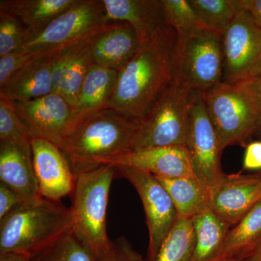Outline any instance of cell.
Listing matches in <instances>:
<instances>
[{"instance_id":"cell-7","label":"cell","mask_w":261,"mask_h":261,"mask_svg":"<svg viewBox=\"0 0 261 261\" xmlns=\"http://www.w3.org/2000/svg\"><path fill=\"white\" fill-rule=\"evenodd\" d=\"M221 33L198 28L176 40L172 78L192 92L203 93L223 82L224 57Z\"/></svg>"},{"instance_id":"cell-13","label":"cell","mask_w":261,"mask_h":261,"mask_svg":"<svg viewBox=\"0 0 261 261\" xmlns=\"http://www.w3.org/2000/svg\"><path fill=\"white\" fill-rule=\"evenodd\" d=\"M261 200V173L225 174L210 189L209 209L233 227Z\"/></svg>"},{"instance_id":"cell-5","label":"cell","mask_w":261,"mask_h":261,"mask_svg":"<svg viewBox=\"0 0 261 261\" xmlns=\"http://www.w3.org/2000/svg\"><path fill=\"white\" fill-rule=\"evenodd\" d=\"M192 93L171 79L139 121L133 151L186 145Z\"/></svg>"},{"instance_id":"cell-26","label":"cell","mask_w":261,"mask_h":261,"mask_svg":"<svg viewBox=\"0 0 261 261\" xmlns=\"http://www.w3.org/2000/svg\"><path fill=\"white\" fill-rule=\"evenodd\" d=\"M195 246L192 219L178 217L154 261H192Z\"/></svg>"},{"instance_id":"cell-27","label":"cell","mask_w":261,"mask_h":261,"mask_svg":"<svg viewBox=\"0 0 261 261\" xmlns=\"http://www.w3.org/2000/svg\"><path fill=\"white\" fill-rule=\"evenodd\" d=\"M201 28L223 34L232 23L238 10L232 0H189Z\"/></svg>"},{"instance_id":"cell-21","label":"cell","mask_w":261,"mask_h":261,"mask_svg":"<svg viewBox=\"0 0 261 261\" xmlns=\"http://www.w3.org/2000/svg\"><path fill=\"white\" fill-rule=\"evenodd\" d=\"M117 77V70L92 65L82 84L73 108V129L86 118L109 108Z\"/></svg>"},{"instance_id":"cell-22","label":"cell","mask_w":261,"mask_h":261,"mask_svg":"<svg viewBox=\"0 0 261 261\" xmlns=\"http://www.w3.org/2000/svg\"><path fill=\"white\" fill-rule=\"evenodd\" d=\"M78 0H1L0 11L14 15L27 31V38L40 32ZM27 41V40H25Z\"/></svg>"},{"instance_id":"cell-28","label":"cell","mask_w":261,"mask_h":261,"mask_svg":"<svg viewBox=\"0 0 261 261\" xmlns=\"http://www.w3.org/2000/svg\"><path fill=\"white\" fill-rule=\"evenodd\" d=\"M32 261H95V259L72 229L34 255Z\"/></svg>"},{"instance_id":"cell-12","label":"cell","mask_w":261,"mask_h":261,"mask_svg":"<svg viewBox=\"0 0 261 261\" xmlns=\"http://www.w3.org/2000/svg\"><path fill=\"white\" fill-rule=\"evenodd\" d=\"M31 138H40L62 149L73 129V108L65 98L51 93L29 102H12Z\"/></svg>"},{"instance_id":"cell-20","label":"cell","mask_w":261,"mask_h":261,"mask_svg":"<svg viewBox=\"0 0 261 261\" xmlns=\"http://www.w3.org/2000/svg\"><path fill=\"white\" fill-rule=\"evenodd\" d=\"M108 22H125L135 29L140 46L166 24L162 0H102Z\"/></svg>"},{"instance_id":"cell-6","label":"cell","mask_w":261,"mask_h":261,"mask_svg":"<svg viewBox=\"0 0 261 261\" xmlns=\"http://www.w3.org/2000/svg\"><path fill=\"white\" fill-rule=\"evenodd\" d=\"M201 94L222 152L245 143L258 130V111L248 82H222Z\"/></svg>"},{"instance_id":"cell-23","label":"cell","mask_w":261,"mask_h":261,"mask_svg":"<svg viewBox=\"0 0 261 261\" xmlns=\"http://www.w3.org/2000/svg\"><path fill=\"white\" fill-rule=\"evenodd\" d=\"M156 177L172 199L178 217L193 219L209 208L210 190L197 177Z\"/></svg>"},{"instance_id":"cell-1","label":"cell","mask_w":261,"mask_h":261,"mask_svg":"<svg viewBox=\"0 0 261 261\" xmlns=\"http://www.w3.org/2000/svg\"><path fill=\"white\" fill-rule=\"evenodd\" d=\"M177 36L164 24L140 46L118 72L109 108L139 120L172 78V58Z\"/></svg>"},{"instance_id":"cell-33","label":"cell","mask_w":261,"mask_h":261,"mask_svg":"<svg viewBox=\"0 0 261 261\" xmlns=\"http://www.w3.org/2000/svg\"><path fill=\"white\" fill-rule=\"evenodd\" d=\"M95 261H145L140 253L134 250L126 238L116 239L111 243V247L104 255Z\"/></svg>"},{"instance_id":"cell-10","label":"cell","mask_w":261,"mask_h":261,"mask_svg":"<svg viewBox=\"0 0 261 261\" xmlns=\"http://www.w3.org/2000/svg\"><path fill=\"white\" fill-rule=\"evenodd\" d=\"M226 83L250 82L261 74V30L246 10L238 9L222 35Z\"/></svg>"},{"instance_id":"cell-36","label":"cell","mask_w":261,"mask_h":261,"mask_svg":"<svg viewBox=\"0 0 261 261\" xmlns=\"http://www.w3.org/2000/svg\"><path fill=\"white\" fill-rule=\"evenodd\" d=\"M237 10H246L261 30V0H232Z\"/></svg>"},{"instance_id":"cell-2","label":"cell","mask_w":261,"mask_h":261,"mask_svg":"<svg viewBox=\"0 0 261 261\" xmlns=\"http://www.w3.org/2000/svg\"><path fill=\"white\" fill-rule=\"evenodd\" d=\"M138 126L139 120L108 108L81 122L61 149L74 173L113 164L133 152Z\"/></svg>"},{"instance_id":"cell-34","label":"cell","mask_w":261,"mask_h":261,"mask_svg":"<svg viewBox=\"0 0 261 261\" xmlns=\"http://www.w3.org/2000/svg\"><path fill=\"white\" fill-rule=\"evenodd\" d=\"M25 202L16 192L0 183V221Z\"/></svg>"},{"instance_id":"cell-18","label":"cell","mask_w":261,"mask_h":261,"mask_svg":"<svg viewBox=\"0 0 261 261\" xmlns=\"http://www.w3.org/2000/svg\"><path fill=\"white\" fill-rule=\"evenodd\" d=\"M53 56L34 58L0 87V97L25 102L53 93Z\"/></svg>"},{"instance_id":"cell-19","label":"cell","mask_w":261,"mask_h":261,"mask_svg":"<svg viewBox=\"0 0 261 261\" xmlns=\"http://www.w3.org/2000/svg\"><path fill=\"white\" fill-rule=\"evenodd\" d=\"M140 47L138 36L130 24L111 22L94 39V64L118 72Z\"/></svg>"},{"instance_id":"cell-37","label":"cell","mask_w":261,"mask_h":261,"mask_svg":"<svg viewBox=\"0 0 261 261\" xmlns=\"http://www.w3.org/2000/svg\"><path fill=\"white\" fill-rule=\"evenodd\" d=\"M247 82H248L256 102L259 116L258 130H261V74L255 80Z\"/></svg>"},{"instance_id":"cell-31","label":"cell","mask_w":261,"mask_h":261,"mask_svg":"<svg viewBox=\"0 0 261 261\" xmlns=\"http://www.w3.org/2000/svg\"><path fill=\"white\" fill-rule=\"evenodd\" d=\"M31 142L32 138L20 121L13 102L0 97V141Z\"/></svg>"},{"instance_id":"cell-3","label":"cell","mask_w":261,"mask_h":261,"mask_svg":"<svg viewBox=\"0 0 261 261\" xmlns=\"http://www.w3.org/2000/svg\"><path fill=\"white\" fill-rule=\"evenodd\" d=\"M72 229L71 211L60 201L25 202L0 221V253L33 257Z\"/></svg>"},{"instance_id":"cell-17","label":"cell","mask_w":261,"mask_h":261,"mask_svg":"<svg viewBox=\"0 0 261 261\" xmlns=\"http://www.w3.org/2000/svg\"><path fill=\"white\" fill-rule=\"evenodd\" d=\"M112 165L139 168L159 177H196L186 146L133 151L117 160Z\"/></svg>"},{"instance_id":"cell-32","label":"cell","mask_w":261,"mask_h":261,"mask_svg":"<svg viewBox=\"0 0 261 261\" xmlns=\"http://www.w3.org/2000/svg\"><path fill=\"white\" fill-rule=\"evenodd\" d=\"M34 58L32 55L21 50L0 57V87L4 85L16 72Z\"/></svg>"},{"instance_id":"cell-8","label":"cell","mask_w":261,"mask_h":261,"mask_svg":"<svg viewBox=\"0 0 261 261\" xmlns=\"http://www.w3.org/2000/svg\"><path fill=\"white\" fill-rule=\"evenodd\" d=\"M111 23L102 0H78L40 32L27 38L20 50L34 58L51 56L102 32Z\"/></svg>"},{"instance_id":"cell-16","label":"cell","mask_w":261,"mask_h":261,"mask_svg":"<svg viewBox=\"0 0 261 261\" xmlns=\"http://www.w3.org/2000/svg\"><path fill=\"white\" fill-rule=\"evenodd\" d=\"M0 181L25 202L42 197L34 171L31 142L0 141Z\"/></svg>"},{"instance_id":"cell-40","label":"cell","mask_w":261,"mask_h":261,"mask_svg":"<svg viewBox=\"0 0 261 261\" xmlns=\"http://www.w3.org/2000/svg\"><path fill=\"white\" fill-rule=\"evenodd\" d=\"M226 261H246L245 260H241V259H233V260H229Z\"/></svg>"},{"instance_id":"cell-9","label":"cell","mask_w":261,"mask_h":261,"mask_svg":"<svg viewBox=\"0 0 261 261\" xmlns=\"http://www.w3.org/2000/svg\"><path fill=\"white\" fill-rule=\"evenodd\" d=\"M116 167L117 173L128 180L140 195L149 232L145 261H154L176 225L177 211L167 190L154 175L139 168Z\"/></svg>"},{"instance_id":"cell-14","label":"cell","mask_w":261,"mask_h":261,"mask_svg":"<svg viewBox=\"0 0 261 261\" xmlns=\"http://www.w3.org/2000/svg\"><path fill=\"white\" fill-rule=\"evenodd\" d=\"M31 145L41 196L48 200L60 201L71 195L75 175L64 152L55 144L43 139H32Z\"/></svg>"},{"instance_id":"cell-38","label":"cell","mask_w":261,"mask_h":261,"mask_svg":"<svg viewBox=\"0 0 261 261\" xmlns=\"http://www.w3.org/2000/svg\"><path fill=\"white\" fill-rule=\"evenodd\" d=\"M0 261H32V257L18 252L0 253Z\"/></svg>"},{"instance_id":"cell-35","label":"cell","mask_w":261,"mask_h":261,"mask_svg":"<svg viewBox=\"0 0 261 261\" xmlns=\"http://www.w3.org/2000/svg\"><path fill=\"white\" fill-rule=\"evenodd\" d=\"M243 168L248 171H260L261 141L250 142L246 146L244 154Z\"/></svg>"},{"instance_id":"cell-15","label":"cell","mask_w":261,"mask_h":261,"mask_svg":"<svg viewBox=\"0 0 261 261\" xmlns=\"http://www.w3.org/2000/svg\"><path fill=\"white\" fill-rule=\"evenodd\" d=\"M98 34L53 55V92L65 98L73 108L86 75L95 65L93 43Z\"/></svg>"},{"instance_id":"cell-39","label":"cell","mask_w":261,"mask_h":261,"mask_svg":"<svg viewBox=\"0 0 261 261\" xmlns=\"http://www.w3.org/2000/svg\"><path fill=\"white\" fill-rule=\"evenodd\" d=\"M246 261H261V239L247 255Z\"/></svg>"},{"instance_id":"cell-4","label":"cell","mask_w":261,"mask_h":261,"mask_svg":"<svg viewBox=\"0 0 261 261\" xmlns=\"http://www.w3.org/2000/svg\"><path fill=\"white\" fill-rule=\"evenodd\" d=\"M117 167L104 164L75 173L74 188L70 207L73 230L94 259L111 247L106 217L110 190Z\"/></svg>"},{"instance_id":"cell-29","label":"cell","mask_w":261,"mask_h":261,"mask_svg":"<svg viewBox=\"0 0 261 261\" xmlns=\"http://www.w3.org/2000/svg\"><path fill=\"white\" fill-rule=\"evenodd\" d=\"M165 22L174 29L177 40L200 28L198 19L189 0H162Z\"/></svg>"},{"instance_id":"cell-25","label":"cell","mask_w":261,"mask_h":261,"mask_svg":"<svg viewBox=\"0 0 261 261\" xmlns=\"http://www.w3.org/2000/svg\"><path fill=\"white\" fill-rule=\"evenodd\" d=\"M192 221L195 233L192 261H216L231 227L209 208Z\"/></svg>"},{"instance_id":"cell-30","label":"cell","mask_w":261,"mask_h":261,"mask_svg":"<svg viewBox=\"0 0 261 261\" xmlns=\"http://www.w3.org/2000/svg\"><path fill=\"white\" fill-rule=\"evenodd\" d=\"M27 37V29L16 17L0 11V57L20 50Z\"/></svg>"},{"instance_id":"cell-24","label":"cell","mask_w":261,"mask_h":261,"mask_svg":"<svg viewBox=\"0 0 261 261\" xmlns=\"http://www.w3.org/2000/svg\"><path fill=\"white\" fill-rule=\"evenodd\" d=\"M261 239V200L230 228L216 261L245 260Z\"/></svg>"},{"instance_id":"cell-11","label":"cell","mask_w":261,"mask_h":261,"mask_svg":"<svg viewBox=\"0 0 261 261\" xmlns=\"http://www.w3.org/2000/svg\"><path fill=\"white\" fill-rule=\"evenodd\" d=\"M185 146L196 177L210 190L224 173L221 166L222 151L200 92L192 93Z\"/></svg>"}]
</instances>
